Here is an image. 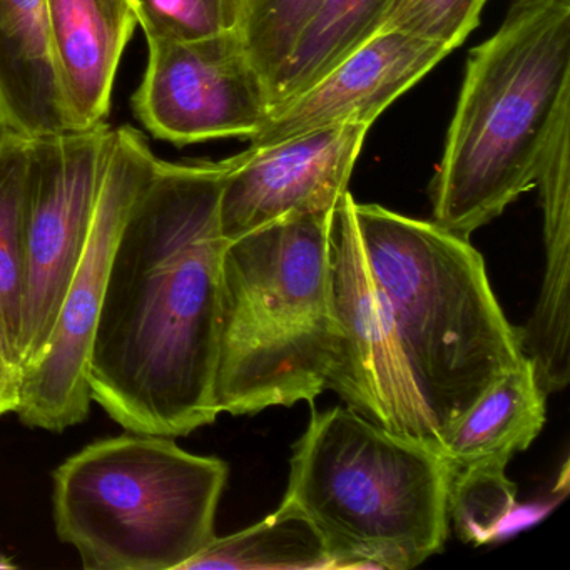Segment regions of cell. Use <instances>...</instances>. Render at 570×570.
I'll return each instance as SVG.
<instances>
[{
  "mask_svg": "<svg viewBox=\"0 0 570 570\" xmlns=\"http://www.w3.org/2000/svg\"><path fill=\"white\" fill-rule=\"evenodd\" d=\"M233 165L158 158L116 243L89 355L92 400L135 433L212 425L226 242L219 196Z\"/></svg>",
  "mask_w": 570,
  "mask_h": 570,
  "instance_id": "1",
  "label": "cell"
},
{
  "mask_svg": "<svg viewBox=\"0 0 570 570\" xmlns=\"http://www.w3.org/2000/svg\"><path fill=\"white\" fill-rule=\"evenodd\" d=\"M373 279L440 453L476 400L525 353L482 255L435 222L353 203Z\"/></svg>",
  "mask_w": 570,
  "mask_h": 570,
  "instance_id": "2",
  "label": "cell"
},
{
  "mask_svg": "<svg viewBox=\"0 0 570 570\" xmlns=\"http://www.w3.org/2000/svg\"><path fill=\"white\" fill-rule=\"evenodd\" d=\"M570 101V0H513L466 59L432 222L469 238L535 186L550 128Z\"/></svg>",
  "mask_w": 570,
  "mask_h": 570,
  "instance_id": "3",
  "label": "cell"
},
{
  "mask_svg": "<svg viewBox=\"0 0 570 570\" xmlns=\"http://www.w3.org/2000/svg\"><path fill=\"white\" fill-rule=\"evenodd\" d=\"M295 216L228 242L219 279L215 402L255 415L312 403L335 362L332 223Z\"/></svg>",
  "mask_w": 570,
  "mask_h": 570,
  "instance_id": "4",
  "label": "cell"
},
{
  "mask_svg": "<svg viewBox=\"0 0 570 570\" xmlns=\"http://www.w3.org/2000/svg\"><path fill=\"white\" fill-rule=\"evenodd\" d=\"M449 460L343 406L313 410L283 509L318 532L333 569L409 570L450 532Z\"/></svg>",
  "mask_w": 570,
  "mask_h": 570,
  "instance_id": "5",
  "label": "cell"
},
{
  "mask_svg": "<svg viewBox=\"0 0 570 570\" xmlns=\"http://www.w3.org/2000/svg\"><path fill=\"white\" fill-rule=\"evenodd\" d=\"M98 440L52 475L56 532L88 570H183L215 539L229 469L173 436Z\"/></svg>",
  "mask_w": 570,
  "mask_h": 570,
  "instance_id": "6",
  "label": "cell"
},
{
  "mask_svg": "<svg viewBox=\"0 0 570 570\" xmlns=\"http://www.w3.org/2000/svg\"><path fill=\"white\" fill-rule=\"evenodd\" d=\"M156 161L142 132L131 126L115 129L85 253L62 298L45 353L22 370L18 415L29 429L61 433L88 419L92 402L89 355L112 255Z\"/></svg>",
  "mask_w": 570,
  "mask_h": 570,
  "instance_id": "7",
  "label": "cell"
},
{
  "mask_svg": "<svg viewBox=\"0 0 570 570\" xmlns=\"http://www.w3.org/2000/svg\"><path fill=\"white\" fill-rule=\"evenodd\" d=\"M115 129L28 139L22 370L45 353L91 233Z\"/></svg>",
  "mask_w": 570,
  "mask_h": 570,
  "instance_id": "8",
  "label": "cell"
},
{
  "mask_svg": "<svg viewBox=\"0 0 570 570\" xmlns=\"http://www.w3.org/2000/svg\"><path fill=\"white\" fill-rule=\"evenodd\" d=\"M353 203L355 198L346 193L333 215V306L338 338L326 390L338 393L348 409L370 422L440 452L406 370L389 306L373 279Z\"/></svg>",
  "mask_w": 570,
  "mask_h": 570,
  "instance_id": "9",
  "label": "cell"
},
{
  "mask_svg": "<svg viewBox=\"0 0 570 570\" xmlns=\"http://www.w3.org/2000/svg\"><path fill=\"white\" fill-rule=\"evenodd\" d=\"M148 51L132 111L156 139L188 146L258 135L272 105L238 35L148 41Z\"/></svg>",
  "mask_w": 570,
  "mask_h": 570,
  "instance_id": "10",
  "label": "cell"
},
{
  "mask_svg": "<svg viewBox=\"0 0 570 570\" xmlns=\"http://www.w3.org/2000/svg\"><path fill=\"white\" fill-rule=\"evenodd\" d=\"M368 131L365 125L336 126L233 156L219 196L226 242L283 219L335 212Z\"/></svg>",
  "mask_w": 570,
  "mask_h": 570,
  "instance_id": "11",
  "label": "cell"
},
{
  "mask_svg": "<svg viewBox=\"0 0 570 570\" xmlns=\"http://www.w3.org/2000/svg\"><path fill=\"white\" fill-rule=\"evenodd\" d=\"M446 56V49L415 36L376 32L312 88L272 108L249 146L263 148L336 126L372 128L380 115Z\"/></svg>",
  "mask_w": 570,
  "mask_h": 570,
  "instance_id": "12",
  "label": "cell"
},
{
  "mask_svg": "<svg viewBox=\"0 0 570 570\" xmlns=\"http://www.w3.org/2000/svg\"><path fill=\"white\" fill-rule=\"evenodd\" d=\"M535 186L543 209L546 269L529 323L520 328L522 348L540 389L560 392L570 380V126L557 122L540 156Z\"/></svg>",
  "mask_w": 570,
  "mask_h": 570,
  "instance_id": "13",
  "label": "cell"
},
{
  "mask_svg": "<svg viewBox=\"0 0 570 570\" xmlns=\"http://www.w3.org/2000/svg\"><path fill=\"white\" fill-rule=\"evenodd\" d=\"M76 131L66 102L48 0H0V135Z\"/></svg>",
  "mask_w": 570,
  "mask_h": 570,
  "instance_id": "14",
  "label": "cell"
},
{
  "mask_svg": "<svg viewBox=\"0 0 570 570\" xmlns=\"http://www.w3.org/2000/svg\"><path fill=\"white\" fill-rule=\"evenodd\" d=\"M52 42L76 129L106 122L122 52L138 26L129 0H48Z\"/></svg>",
  "mask_w": 570,
  "mask_h": 570,
  "instance_id": "15",
  "label": "cell"
},
{
  "mask_svg": "<svg viewBox=\"0 0 570 570\" xmlns=\"http://www.w3.org/2000/svg\"><path fill=\"white\" fill-rule=\"evenodd\" d=\"M547 393L529 358L503 373L465 413L449 436L443 456L450 469L503 460L532 445L546 425Z\"/></svg>",
  "mask_w": 570,
  "mask_h": 570,
  "instance_id": "16",
  "label": "cell"
},
{
  "mask_svg": "<svg viewBox=\"0 0 570 570\" xmlns=\"http://www.w3.org/2000/svg\"><path fill=\"white\" fill-rule=\"evenodd\" d=\"M392 0H325L272 89V108L312 88L379 32Z\"/></svg>",
  "mask_w": 570,
  "mask_h": 570,
  "instance_id": "17",
  "label": "cell"
},
{
  "mask_svg": "<svg viewBox=\"0 0 570 570\" xmlns=\"http://www.w3.org/2000/svg\"><path fill=\"white\" fill-rule=\"evenodd\" d=\"M28 139L0 135V353L21 366Z\"/></svg>",
  "mask_w": 570,
  "mask_h": 570,
  "instance_id": "18",
  "label": "cell"
},
{
  "mask_svg": "<svg viewBox=\"0 0 570 570\" xmlns=\"http://www.w3.org/2000/svg\"><path fill=\"white\" fill-rule=\"evenodd\" d=\"M198 569H333V562L312 523L279 507L248 529L215 537L183 567Z\"/></svg>",
  "mask_w": 570,
  "mask_h": 570,
  "instance_id": "19",
  "label": "cell"
},
{
  "mask_svg": "<svg viewBox=\"0 0 570 570\" xmlns=\"http://www.w3.org/2000/svg\"><path fill=\"white\" fill-rule=\"evenodd\" d=\"M323 2L325 0H242L239 41L262 78L268 98L303 31Z\"/></svg>",
  "mask_w": 570,
  "mask_h": 570,
  "instance_id": "20",
  "label": "cell"
},
{
  "mask_svg": "<svg viewBox=\"0 0 570 570\" xmlns=\"http://www.w3.org/2000/svg\"><path fill=\"white\" fill-rule=\"evenodd\" d=\"M503 460L453 469L449 485V522L469 543L490 542L515 509L517 487L507 479Z\"/></svg>",
  "mask_w": 570,
  "mask_h": 570,
  "instance_id": "21",
  "label": "cell"
},
{
  "mask_svg": "<svg viewBox=\"0 0 570 570\" xmlns=\"http://www.w3.org/2000/svg\"><path fill=\"white\" fill-rule=\"evenodd\" d=\"M146 41L191 42L238 35L242 0H129Z\"/></svg>",
  "mask_w": 570,
  "mask_h": 570,
  "instance_id": "22",
  "label": "cell"
},
{
  "mask_svg": "<svg viewBox=\"0 0 570 570\" xmlns=\"http://www.w3.org/2000/svg\"><path fill=\"white\" fill-rule=\"evenodd\" d=\"M487 0H392L380 31H400L455 51L479 28Z\"/></svg>",
  "mask_w": 570,
  "mask_h": 570,
  "instance_id": "23",
  "label": "cell"
},
{
  "mask_svg": "<svg viewBox=\"0 0 570 570\" xmlns=\"http://www.w3.org/2000/svg\"><path fill=\"white\" fill-rule=\"evenodd\" d=\"M22 396V368L0 353V416L18 413Z\"/></svg>",
  "mask_w": 570,
  "mask_h": 570,
  "instance_id": "24",
  "label": "cell"
}]
</instances>
